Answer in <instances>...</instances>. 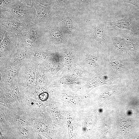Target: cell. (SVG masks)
I'll use <instances>...</instances> for the list:
<instances>
[{
	"label": "cell",
	"instance_id": "1",
	"mask_svg": "<svg viewBox=\"0 0 139 139\" xmlns=\"http://www.w3.org/2000/svg\"><path fill=\"white\" fill-rule=\"evenodd\" d=\"M81 35L86 37L91 48L107 54L111 51L112 42L106 22L98 19L88 20L83 17Z\"/></svg>",
	"mask_w": 139,
	"mask_h": 139
},
{
	"label": "cell",
	"instance_id": "2",
	"mask_svg": "<svg viewBox=\"0 0 139 139\" xmlns=\"http://www.w3.org/2000/svg\"><path fill=\"white\" fill-rule=\"evenodd\" d=\"M137 66L134 61L111 51L106 54L105 75L110 78L129 80Z\"/></svg>",
	"mask_w": 139,
	"mask_h": 139
},
{
	"label": "cell",
	"instance_id": "3",
	"mask_svg": "<svg viewBox=\"0 0 139 139\" xmlns=\"http://www.w3.org/2000/svg\"><path fill=\"white\" fill-rule=\"evenodd\" d=\"M57 12V21L66 37L81 35L83 25L81 14L70 8H65Z\"/></svg>",
	"mask_w": 139,
	"mask_h": 139
},
{
	"label": "cell",
	"instance_id": "4",
	"mask_svg": "<svg viewBox=\"0 0 139 139\" xmlns=\"http://www.w3.org/2000/svg\"><path fill=\"white\" fill-rule=\"evenodd\" d=\"M36 12L34 7L27 5L20 1L13 5L5 13L6 19H9L27 24H31L35 19Z\"/></svg>",
	"mask_w": 139,
	"mask_h": 139
},
{
	"label": "cell",
	"instance_id": "5",
	"mask_svg": "<svg viewBox=\"0 0 139 139\" xmlns=\"http://www.w3.org/2000/svg\"><path fill=\"white\" fill-rule=\"evenodd\" d=\"M38 24L41 30L42 40L54 45H61L67 42L66 37L57 21Z\"/></svg>",
	"mask_w": 139,
	"mask_h": 139
},
{
	"label": "cell",
	"instance_id": "6",
	"mask_svg": "<svg viewBox=\"0 0 139 139\" xmlns=\"http://www.w3.org/2000/svg\"><path fill=\"white\" fill-rule=\"evenodd\" d=\"M20 45L27 47L37 46L42 40L40 27L38 24H28L23 31L16 35Z\"/></svg>",
	"mask_w": 139,
	"mask_h": 139
},
{
	"label": "cell",
	"instance_id": "7",
	"mask_svg": "<svg viewBox=\"0 0 139 139\" xmlns=\"http://www.w3.org/2000/svg\"><path fill=\"white\" fill-rule=\"evenodd\" d=\"M109 29L114 34L121 38L129 54L136 63L139 58V37L128 30L118 28Z\"/></svg>",
	"mask_w": 139,
	"mask_h": 139
},
{
	"label": "cell",
	"instance_id": "8",
	"mask_svg": "<svg viewBox=\"0 0 139 139\" xmlns=\"http://www.w3.org/2000/svg\"><path fill=\"white\" fill-rule=\"evenodd\" d=\"M32 6L36 12V17L31 24L41 23H47L57 20V12L51 6L45 7L34 2Z\"/></svg>",
	"mask_w": 139,
	"mask_h": 139
},
{
	"label": "cell",
	"instance_id": "9",
	"mask_svg": "<svg viewBox=\"0 0 139 139\" xmlns=\"http://www.w3.org/2000/svg\"><path fill=\"white\" fill-rule=\"evenodd\" d=\"M106 26L109 29L118 28L127 30L136 34L139 31L136 20L133 13H131L120 20L106 22Z\"/></svg>",
	"mask_w": 139,
	"mask_h": 139
},
{
	"label": "cell",
	"instance_id": "10",
	"mask_svg": "<svg viewBox=\"0 0 139 139\" xmlns=\"http://www.w3.org/2000/svg\"><path fill=\"white\" fill-rule=\"evenodd\" d=\"M110 31L112 42L111 51L120 56L135 62L128 52L125 44L121 38L114 34L110 30Z\"/></svg>",
	"mask_w": 139,
	"mask_h": 139
},
{
	"label": "cell",
	"instance_id": "11",
	"mask_svg": "<svg viewBox=\"0 0 139 139\" xmlns=\"http://www.w3.org/2000/svg\"><path fill=\"white\" fill-rule=\"evenodd\" d=\"M0 22V25L4 27L8 32L16 35L24 30L28 25L24 23L8 19Z\"/></svg>",
	"mask_w": 139,
	"mask_h": 139
},
{
	"label": "cell",
	"instance_id": "12",
	"mask_svg": "<svg viewBox=\"0 0 139 139\" xmlns=\"http://www.w3.org/2000/svg\"><path fill=\"white\" fill-rule=\"evenodd\" d=\"M20 0H0V13H5L10 8Z\"/></svg>",
	"mask_w": 139,
	"mask_h": 139
},
{
	"label": "cell",
	"instance_id": "13",
	"mask_svg": "<svg viewBox=\"0 0 139 139\" xmlns=\"http://www.w3.org/2000/svg\"><path fill=\"white\" fill-rule=\"evenodd\" d=\"M21 1L27 5L30 6H32L34 2L45 7L50 6L51 4V0H21Z\"/></svg>",
	"mask_w": 139,
	"mask_h": 139
},
{
	"label": "cell",
	"instance_id": "14",
	"mask_svg": "<svg viewBox=\"0 0 139 139\" xmlns=\"http://www.w3.org/2000/svg\"><path fill=\"white\" fill-rule=\"evenodd\" d=\"M26 76V81L27 83L32 84L34 78V73L31 71H29L27 73Z\"/></svg>",
	"mask_w": 139,
	"mask_h": 139
},
{
	"label": "cell",
	"instance_id": "15",
	"mask_svg": "<svg viewBox=\"0 0 139 139\" xmlns=\"http://www.w3.org/2000/svg\"><path fill=\"white\" fill-rule=\"evenodd\" d=\"M134 5L139 9V0H115Z\"/></svg>",
	"mask_w": 139,
	"mask_h": 139
},
{
	"label": "cell",
	"instance_id": "16",
	"mask_svg": "<svg viewBox=\"0 0 139 139\" xmlns=\"http://www.w3.org/2000/svg\"><path fill=\"white\" fill-rule=\"evenodd\" d=\"M0 25V43H1L4 39L7 31L1 25Z\"/></svg>",
	"mask_w": 139,
	"mask_h": 139
},
{
	"label": "cell",
	"instance_id": "17",
	"mask_svg": "<svg viewBox=\"0 0 139 139\" xmlns=\"http://www.w3.org/2000/svg\"><path fill=\"white\" fill-rule=\"evenodd\" d=\"M17 72L16 70L14 69H11L8 70L7 72V75L9 77H12L15 76Z\"/></svg>",
	"mask_w": 139,
	"mask_h": 139
},
{
	"label": "cell",
	"instance_id": "18",
	"mask_svg": "<svg viewBox=\"0 0 139 139\" xmlns=\"http://www.w3.org/2000/svg\"><path fill=\"white\" fill-rule=\"evenodd\" d=\"M26 53L24 52H21L18 54L16 57V59L19 61L22 60L25 57Z\"/></svg>",
	"mask_w": 139,
	"mask_h": 139
},
{
	"label": "cell",
	"instance_id": "19",
	"mask_svg": "<svg viewBox=\"0 0 139 139\" xmlns=\"http://www.w3.org/2000/svg\"><path fill=\"white\" fill-rule=\"evenodd\" d=\"M37 127L39 129L42 131H47V128L46 125L41 122H38L37 124Z\"/></svg>",
	"mask_w": 139,
	"mask_h": 139
},
{
	"label": "cell",
	"instance_id": "20",
	"mask_svg": "<svg viewBox=\"0 0 139 139\" xmlns=\"http://www.w3.org/2000/svg\"><path fill=\"white\" fill-rule=\"evenodd\" d=\"M34 56L37 58H42L44 57L43 53L39 51H35L33 54Z\"/></svg>",
	"mask_w": 139,
	"mask_h": 139
},
{
	"label": "cell",
	"instance_id": "21",
	"mask_svg": "<svg viewBox=\"0 0 139 139\" xmlns=\"http://www.w3.org/2000/svg\"><path fill=\"white\" fill-rule=\"evenodd\" d=\"M20 132L21 135L24 137H27L29 136L28 132L25 128H21L20 130Z\"/></svg>",
	"mask_w": 139,
	"mask_h": 139
},
{
	"label": "cell",
	"instance_id": "22",
	"mask_svg": "<svg viewBox=\"0 0 139 139\" xmlns=\"http://www.w3.org/2000/svg\"><path fill=\"white\" fill-rule=\"evenodd\" d=\"M18 123L20 125L22 126H25L27 124V121L25 119L23 118H19L17 120Z\"/></svg>",
	"mask_w": 139,
	"mask_h": 139
},
{
	"label": "cell",
	"instance_id": "23",
	"mask_svg": "<svg viewBox=\"0 0 139 139\" xmlns=\"http://www.w3.org/2000/svg\"><path fill=\"white\" fill-rule=\"evenodd\" d=\"M48 97V93L46 92L44 93L40 94L39 96V98L41 100L45 101L46 100Z\"/></svg>",
	"mask_w": 139,
	"mask_h": 139
},
{
	"label": "cell",
	"instance_id": "24",
	"mask_svg": "<svg viewBox=\"0 0 139 139\" xmlns=\"http://www.w3.org/2000/svg\"><path fill=\"white\" fill-rule=\"evenodd\" d=\"M0 121H2L4 119L3 116L1 114H0Z\"/></svg>",
	"mask_w": 139,
	"mask_h": 139
},
{
	"label": "cell",
	"instance_id": "25",
	"mask_svg": "<svg viewBox=\"0 0 139 139\" xmlns=\"http://www.w3.org/2000/svg\"><path fill=\"white\" fill-rule=\"evenodd\" d=\"M136 64L137 65L139 66V58L138 60L136 62Z\"/></svg>",
	"mask_w": 139,
	"mask_h": 139
},
{
	"label": "cell",
	"instance_id": "26",
	"mask_svg": "<svg viewBox=\"0 0 139 139\" xmlns=\"http://www.w3.org/2000/svg\"></svg>",
	"mask_w": 139,
	"mask_h": 139
}]
</instances>
